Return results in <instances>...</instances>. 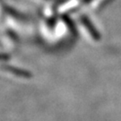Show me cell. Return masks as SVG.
Here are the masks:
<instances>
[{
    "mask_svg": "<svg viewBox=\"0 0 121 121\" xmlns=\"http://www.w3.org/2000/svg\"><path fill=\"white\" fill-rule=\"evenodd\" d=\"M89 22H90L89 20H85V21H84V24H85V26H86L88 29H91V23H90ZM91 34L92 35V37H93V38H95V39H97V38H98V33L96 32V30H91Z\"/></svg>",
    "mask_w": 121,
    "mask_h": 121,
    "instance_id": "cell-1",
    "label": "cell"
}]
</instances>
